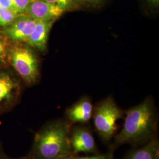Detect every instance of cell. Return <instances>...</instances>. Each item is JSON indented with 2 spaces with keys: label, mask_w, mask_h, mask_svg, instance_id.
<instances>
[{
  "label": "cell",
  "mask_w": 159,
  "mask_h": 159,
  "mask_svg": "<svg viewBox=\"0 0 159 159\" xmlns=\"http://www.w3.org/2000/svg\"><path fill=\"white\" fill-rule=\"evenodd\" d=\"M93 106L91 100L83 97L67 109L66 120L72 125L74 123H87L93 116Z\"/></svg>",
  "instance_id": "8"
},
{
  "label": "cell",
  "mask_w": 159,
  "mask_h": 159,
  "mask_svg": "<svg viewBox=\"0 0 159 159\" xmlns=\"http://www.w3.org/2000/svg\"><path fill=\"white\" fill-rule=\"evenodd\" d=\"M18 91V84L8 74H0V110L14 100Z\"/></svg>",
  "instance_id": "10"
},
{
  "label": "cell",
  "mask_w": 159,
  "mask_h": 159,
  "mask_svg": "<svg viewBox=\"0 0 159 159\" xmlns=\"http://www.w3.org/2000/svg\"><path fill=\"white\" fill-rule=\"evenodd\" d=\"M37 21L24 14H20L12 23L5 27L4 34L14 42H26L34 31Z\"/></svg>",
  "instance_id": "5"
},
{
  "label": "cell",
  "mask_w": 159,
  "mask_h": 159,
  "mask_svg": "<svg viewBox=\"0 0 159 159\" xmlns=\"http://www.w3.org/2000/svg\"><path fill=\"white\" fill-rule=\"evenodd\" d=\"M71 126L66 119L56 120L44 125L34 138L35 159H61L72 154Z\"/></svg>",
  "instance_id": "2"
},
{
  "label": "cell",
  "mask_w": 159,
  "mask_h": 159,
  "mask_svg": "<svg viewBox=\"0 0 159 159\" xmlns=\"http://www.w3.org/2000/svg\"><path fill=\"white\" fill-rule=\"evenodd\" d=\"M104 0H81L83 4H87L89 6H93V7H96L100 5V4Z\"/></svg>",
  "instance_id": "19"
},
{
  "label": "cell",
  "mask_w": 159,
  "mask_h": 159,
  "mask_svg": "<svg viewBox=\"0 0 159 159\" xmlns=\"http://www.w3.org/2000/svg\"><path fill=\"white\" fill-rule=\"evenodd\" d=\"M61 159H114L113 153L108 152L102 154H95L91 156L79 157L75 155L71 154Z\"/></svg>",
  "instance_id": "14"
},
{
  "label": "cell",
  "mask_w": 159,
  "mask_h": 159,
  "mask_svg": "<svg viewBox=\"0 0 159 159\" xmlns=\"http://www.w3.org/2000/svg\"><path fill=\"white\" fill-rule=\"evenodd\" d=\"M33 0H12L18 15L25 13L27 8Z\"/></svg>",
  "instance_id": "15"
},
{
  "label": "cell",
  "mask_w": 159,
  "mask_h": 159,
  "mask_svg": "<svg viewBox=\"0 0 159 159\" xmlns=\"http://www.w3.org/2000/svg\"><path fill=\"white\" fill-rule=\"evenodd\" d=\"M124 111L111 97L99 102L93 110V123L97 132L102 140L108 142L114 136L117 125V121L123 117Z\"/></svg>",
  "instance_id": "3"
},
{
  "label": "cell",
  "mask_w": 159,
  "mask_h": 159,
  "mask_svg": "<svg viewBox=\"0 0 159 159\" xmlns=\"http://www.w3.org/2000/svg\"><path fill=\"white\" fill-rule=\"evenodd\" d=\"M158 114L152 99L143 102L125 112L122 129L115 137L114 146L125 144H145L155 137Z\"/></svg>",
  "instance_id": "1"
},
{
  "label": "cell",
  "mask_w": 159,
  "mask_h": 159,
  "mask_svg": "<svg viewBox=\"0 0 159 159\" xmlns=\"http://www.w3.org/2000/svg\"><path fill=\"white\" fill-rule=\"evenodd\" d=\"M10 57L13 67L23 80L29 84L34 83L39 76V63L32 49L27 46H16Z\"/></svg>",
  "instance_id": "4"
},
{
  "label": "cell",
  "mask_w": 159,
  "mask_h": 159,
  "mask_svg": "<svg viewBox=\"0 0 159 159\" xmlns=\"http://www.w3.org/2000/svg\"><path fill=\"white\" fill-rule=\"evenodd\" d=\"M5 37L0 34V63L4 62L6 60L8 52L7 37Z\"/></svg>",
  "instance_id": "16"
},
{
  "label": "cell",
  "mask_w": 159,
  "mask_h": 159,
  "mask_svg": "<svg viewBox=\"0 0 159 159\" xmlns=\"http://www.w3.org/2000/svg\"><path fill=\"white\" fill-rule=\"evenodd\" d=\"M18 16L11 10L0 7V26L6 27L9 25L15 20Z\"/></svg>",
  "instance_id": "12"
},
{
  "label": "cell",
  "mask_w": 159,
  "mask_h": 159,
  "mask_svg": "<svg viewBox=\"0 0 159 159\" xmlns=\"http://www.w3.org/2000/svg\"><path fill=\"white\" fill-rule=\"evenodd\" d=\"M70 143L72 154L79 153H96V143L91 131L85 127H71Z\"/></svg>",
  "instance_id": "6"
},
{
  "label": "cell",
  "mask_w": 159,
  "mask_h": 159,
  "mask_svg": "<svg viewBox=\"0 0 159 159\" xmlns=\"http://www.w3.org/2000/svg\"><path fill=\"white\" fill-rule=\"evenodd\" d=\"M54 21H37L34 31L26 43L40 51H46L49 33Z\"/></svg>",
  "instance_id": "9"
},
{
  "label": "cell",
  "mask_w": 159,
  "mask_h": 159,
  "mask_svg": "<svg viewBox=\"0 0 159 159\" xmlns=\"http://www.w3.org/2000/svg\"><path fill=\"white\" fill-rule=\"evenodd\" d=\"M124 159H159V143L156 137L141 147L131 151Z\"/></svg>",
  "instance_id": "11"
},
{
  "label": "cell",
  "mask_w": 159,
  "mask_h": 159,
  "mask_svg": "<svg viewBox=\"0 0 159 159\" xmlns=\"http://www.w3.org/2000/svg\"><path fill=\"white\" fill-rule=\"evenodd\" d=\"M81 2H82V1H81Z\"/></svg>",
  "instance_id": "21"
},
{
  "label": "cell",
  "mask_w": 159,
  "mask_h": 159,
  "mask_svg": "<svg viewBox=\"0 0 159 159\" xmlns=\"http://www.w3.org/2000/svg\"></svg>",
  "instance_id": "20"
},
{
  "label": "cell",
  "mask_w": 159,
  "mask_h": 159,
  "mask_svg": "<svg viewBox=\"0 0 159 159\" xmlns=\"http://www.w3.org/2000/svg\"><path fill=\"white\" fill-rule=\"evenodd\" d=\"M0 7L11 10L18 15L12 0H0Z\"/></svg>",
  "instance_id": "17"
},
{
  "label": "cell",
  "mask_w": 159,
  "mask_h": 159,
  "mask_svg": "<svg viewBox=\"0 0 159 159\" xmlns=\"http://www.w3.org/2000/svg\"><path fill=\"white\" fill-rule=\"evenodd\" d=\"M65 11L58 6L44 0H33L25 14L37 21H56Z\"/></svg>",
  "instance_id": "7"
},
{
  "label": "cell",
  "mask_w": 159,
  "mask_h": 159,
  "mask_svg": "<svg viewBox=\"0 0 159 159\" xmlns=\"http://www.w3.org/2000/svg\"><path fill=\"white\" fill-rule=\"evenodd\" d=\"M148 6L152 10H156L159 8V0H145Z\"/></svg>",
  "instance_id": "18"
},
{
  "label": "cell",
  "mask_w": 159,
  "mask_h": 159,
  "mask_svg": "<svg viewBox=\"0 0 159 159\" xmlns=\"http://www.w3.org/2000/svg\"><path fill=\"white\" fill-rule=\"evenodd\" d=\"M56 2L65 12L77 10L83 4L81 0H56Z\"/></svg>",
  "instance_id": "13"
}]
</instances>
